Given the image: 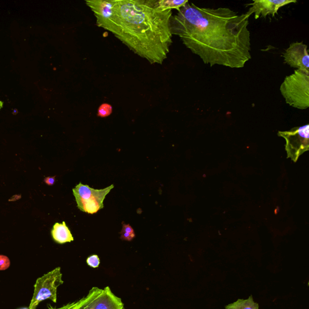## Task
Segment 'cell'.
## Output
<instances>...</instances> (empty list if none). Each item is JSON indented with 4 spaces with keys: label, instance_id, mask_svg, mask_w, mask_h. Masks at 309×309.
<instances>
[{
    "label": "cell",
    "instance_id": "ac0fdd59",
    "mask_svg": "<svg viewBox=\"0 0 309 309\" xmlns=\"http://www.w3.org/2000/svg\"><path fill=\"white\" fill-rule=\"evenodd\" d=\"M120 234H121L120 239L124 240H127V241H131V240H133L136 236V234H132L123 231L120 232Z\"/></svg>",
    "mask_w": 309,
    "mask_h": 309
},
{
    "label": "cell",
    "instance_id": "5bb4252c",
    "mask_svg": "<svg viewBox=\"0 0 309 309\" xmlns=\"http://www.w3.org/2000/svg\"><path fill=\"white\" fill-rule=\"evenodd\" d=\"M113 113V107L110 104H103L98 108L97 116L101 118L109 117Z\"/></svg>",
    "mask_w": 309,
    "mask_h": 309
},
{
    "label": "cell",
    "instance_id": "e0dca14e",
    "mask_svg": "<svg viewBox=\"0 0 309 309\" xmlns=\"http://www.w3.org/2000/svg\"><path fill=\"white\" fill-rule=\"evenodd\" d=\"M77 306V302H74L73 303H68L67 305H65L61 308H57L53 307L52 306L50 305H48L47 306V309H76Z\"/></svg>",
    "mask_w": 309,
    "mask_h": 309
},
{
    "label": "cell",
    "instance_id": "7a4b0ae2",
    "mask_svg": "<svg viewBox=\"0 0 309 309\" xmlns=\"http://www.w3.org/2000/svg\"><path fill=\"white\" fill-rule=\"evenodd\" d=\"M111 33L134 53L151 64L161 65L172 44V10L157 0H114Z\"/></svg>",
    "mask_w": 309,
    "mask_h": 309
},
{
    "label": "cell",
    "instance_id": "7c38bea8",
    "mask_svg": "<svg viewBox=\"0 0 309 309\" xmlns=\"http://www.w3.org/2000/svg\"><path fill=\"white\" fill-rule=\"evenodd\" d=\"M225 309H259V305L254 302L253 296H250L248 299H238L226 306Z\"/></svg>",
    "mask_w": 309,
    "mask_h": 309
},
{
    "label": "cell",
    "instance_id": "5b68a950",
    "mask_svg": "<svg viewBox=\"0 0 309 309\" xmlns=\"http://www.w3.org/2000/svg\"><path fill=\"white\" fill-rule=\"evenodd\" d=\"M114 187V185H111L104 189L96 190L80 182L73 189L77 207L83 212L91 214L98 212L104 208L105 197Z\"/></svg>",
    "mask_w": 309,
    "mask_h": 309
},
{
    "label": "cell",
    "instance_id": "30bf717a",
    "mask_svg": "<svg viewBox=\"0 0 309 309\" xmlns=\"http://www.w3.org/2000/svg\"><path fill=\"white\" fill-rule=\"evenodd\" d=\"M296 0H254L251 7L247 13L248 16L255 14L254 18H265L268 15L275 16L280 8L291 3H296Z\"/></svg>",
    "mask_w": 309,
    "mask_h": 309
},
{
    "label": "cell",
    "instance_id": "44dd1931",
    "mask_svg": "<svg viewBox=\"0 0 309 309\" xmlns=\"http://www.w3.org/2000/svg\"><path fill=\"white\" fill-rule=\"evenodd\" d=\"M2 106H3V103L1 101H0V110L2 108Z\"/></svg>",
    "mask_w": 309,
    "mask_h": 309
},
{
    "label": "cell",
    "instance_id": "4fadbf2b",
    "mask_svg": "<svg viewBox=\"0 0 309 309\" xmlns=\"http://www.w3.org/2000/svg\"><path fill=\"white\" fill-rule=\"evenodd\" d=\"M188 2V0H159L158 4L159 7L164 9H176L178 11Z\"/></svg>",
    "mask_w": 309,
    "mask_h": 309
},
{
    "label": "cell",
    "instance_id": "ffe728a7",
    "mask_svg": "<svg viewBox=\"0 0 309 309\" xmlns=\"http://www.w3.org/2000/svg\"><path fill=\"white\" fill-rule=\"evenodd\" d=\"M44 182L48 185H53L55 182V176L47 177L45 178Z\"/></svg>",
    "mask_w": 309,
    "mask_h": 309
},
{
    "label": "cell",
    "instance_id": "9c48e42d",
    "mask_svg": "<svg viewBox=\"0 0 309 309\" xmlns=\"http://www.w3.org/2000/svg\"><path fill=\"white\" fill-rule=\"evenodd\" d=\"M282 56L285 64L296 70L309 72V56L307 45L303 42H294L290 45Z\"/></svg>",
    "mask_w": 309,
    "mask_h": 309
},
{
    "label": "cell",
    "instance_id": "6da1fadb",
    "mask_svg": "<svg viewBox=\"0 0 309 309\" xmlns=\"http://www.w3.org/2000/svg\"><path fill=\"white\" fill-rule=\"evenodd\" d=\"M250 17L227 7H200L188 2L171 17L170 26L172 35L205 64L241 68L251 59Z\"/></svg>",
    "mask_w": 309,
    "mask_h": 309
},
{
    "label": "cell",
    "instance_id": "277c9868",
    "mask_svg": "<svg viewBox=\"0 0 309 309\" xmlns=\"http://www.w3.org/2000/svg\"><path fill=\"white\" fill-rule=\"evenodd\" d=\"M63 283L64 281L62 280V274L60 267L54 269L37 279L35 285H34L35 290L29 309H36L40 303L46 300H50L56 303L57 290Z\"/></svg>",
    "mask_w": 309,
    "mask_h": 309
},
{
    "label": "cell",
    "instance_id": "9a60e30c",
    "mask_svg": "<svg viewBox=\"0 0 309 309\" xmlns=\"http://www.w3.org/2000/svg\"><path fill=\"white\" fill-rule=\"evenodd\" d=\"M87 263L88 265L90 266V267L97 268L99 267L101 261H100V259L98 256L92 255L88 257L87 260Z\"/></svg>",
    "mask_w": 309,
    "mask_h": 309
},
{
    "label": "cell",
    "instance_id": "8992f818",
    "mask_svg": "<svg viewBox=\"0 0 309 309\" xmlns=\"http://www.w3.org/2000/svg\"><path fill=\"white\" fill-rule=\"evenodd\" d=\"M76 309H124V304L109 286L104 290L94 287L87 296L77 301Z\"/></svg>",
    "mask_w": 309,
    "mask_h": 309
},
{
    "label": "cell",
    "instance_id": "3957f363",
    "mask_svg": "<svg viewBox=\"0 0 309 309\" xmlns=\"http://www.w3.org/2000/svg\"><path fill=\"white\" fill-rule=\"evenodd\" d=\"M280 92L286 104L291 107L306 110L309 107V72L296 70L286 77L280 85Z\"/></svg>",
    "mask_w": 309,
    "mask_h": 309
},
{
    "label": "cell",
    "instance_id": "7402d4cb",
    "mask_svg": "<svg viewBox=\"0 0 309 309\" xmlns=\"http://www.w3.org/2000/svg\"><path fill=\"white\" fill-rule=\"evenodd\" d=\"M19 309H29V308H21Z\"/></svg>",
    "mask_w": 309,
    "mask_h": 309
},
{
    "label": "cell",
    "instance_id": "2e32d148",
    "mask_svg": "<svg viewBox=\"0 0 309 309\" xmlns=\"http://www.w3.org/2000/svg\"><path fill=\"white\" fill-rule=\"evenodd\" d=\"M10 262L7 256L0 255V271H4L9 268Z\"/></svg>",
    "mask_w": 309,
    "mask_h": 309
},
{
    "label": "cell",
    "instance_id": "8fae6325",
    "mask_svg": "<svg viewBox=\"0 0 309 309\" xmlns=\"http://www.w3.org/2000/svg\"><path fill=\"white\" fill-rule=\"evenodd\" d=\"M51 233L54 241L59 244H64L74 240L72 234L65 222H63L62 224L56 223Z\"/></svg>",
    "mask_w": 309,
    "mask_h": 309
},
{
    "label": "cell",
    "instance_id": "52a82bcc",
    "mask_svg": "<svg viewBox=\"0 0 309 309\" xmlns=\"http://www.w3.org/2000/svg\"><path fill=\"white\" fill-rule=\"evenodd\" d=\"M279 136L286 140L288 155L296 161L303 153L309 150V125L293 129L289 131H280Z\"/></svg>",
    "mask_w": 309,
    "mask_h": 309
},
{
    "label": "cell",
    "instance_id": "d6986e66",
    "mask_svg": "<svg viewBox=\"0 0 309 309\" xmlns=\"http://www.w3.org/2000/svg\"><path fill=\"white\" fill-rule=\"evenodd\" d=\"M122 231L126 232V233H128L132 234H135V232H134V229L129 224L123 225V230Z\"/></svg>",
    "mask_w": 309,
    "mask_h": 309
},
{
    "label": "cell",
    "instance_id": "ba28073f",
    "mask_svg": "<svg viewBox=\"0 0 309 309\" xmlns=\"http://www.w3.org/2000/svg\"><path fill=\"white\" fill-rule=\"evenodd\" d=\"M85 3L96 16L97 25L111 32L113 27L114 0H87Z\"/></svg>",
    "mask_w": 309,
    "mask_h": 309
}]
</instances>
